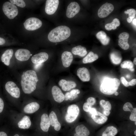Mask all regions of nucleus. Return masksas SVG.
I'll list each match as a JSON object with an SVG mask.
<instances>
[{"label": "nucleus", "mask_w": 136, "mask_h": 136, "mask_svg": "<svg viewBox=\"0 0 136 136\" xmlns=\"http://www.w3.org/2000/svg\"><path fill=\"white\" fill-rule=\"evenodd\" d=\"M39 80L36 73L33 70L24 72L21 75V82L22 89L26 94L31 93L36 89Z\"/></svg>", "instance_id": "f257e3e1"}, {"label": "nucleus", "mask_w": 136, "mask_h": 136, "mask_svg": "<svg viewBox=\"0 0 136 136\" xmlns=\"http://www.w3.org/2000/svg\"><path fill=\"white\" fill-rule=\"evenodd\" d=\"M70 28L65 25H61L52 29L48 34V38L51 42L54 43L62 41L70 36Z\"/></svg>", "instance_id": "f03ea898"}, {"label": "nucleus", "mask_w": 136, "mask_h": 136, "mask_svg": "<svg viewBox=\"0 0 136 136\" xmlns=\"http://www.w3.org/2000/svg\"><path fill=\"white\" fill-rule=\"evenodd\" d=\"M120 81L118 79L105 78L100 86L99 89L102 93L107 95L114 94L118 88Z\"/></svg>", "instance_id": "7ed1b4c3"}, {"label": "nucleus", "mask_w": 136, "mask_h": 136, "mask_svg": "<svg viewBox=\"0 0 136 136\" xmlns=\"http://www.w3.org/2000/svg\"><path fill=\"white\" fill-rule=\"evenodd\" d=\"M2 9L5 14L10 19H14L18 14V10L16 6L8 2L3 4Z\"/></svg>", "instance_id": "20e7f679"}, {"label": "nucleus", "mask_w": 136, "mask_h": 136, "mask_svg": "<svg viewBox=\"0 0 136 136\" xmlns=\"http://www.w3.org/2000/svg\"><path fill=\"white\" fill-rule=\"evenodd\" d=\"M79 112V108L77 105L73 104L69 106L65 117L66 121L71 123L75 121L78 117Z\"/></svg>", "instance_id": "39448f33"}, {"label": "nucleus", "mask_w": 136, "mask_h": 136, "mask_svg": "<svg viewBox=\"0 0 136 136\" xmlns=\"http://www.w3.org/2000/svg\"><path fill=\"white\" fill-rule=\"evenodd\" d=\"M42 22L39 19L36 17H30L27 19L23 23L25 29L28 30H34L40 28Z\"/></svg>", "instance_id": "423d86ee"}, {"label": "nucleus", "mask_w": 136, "mask_h": 136, "mask_svg": "<svg viewBox=\"0 0 136 136\" xmlns=\"http://www.w3.org/2000/svg\"><path fill=\"white\" fill-rule=\"evenodd\" d=\"M5 87L6 91L12 96L16 98L19 97L20 89L14 82L11 81L7 82Z\"/></svg>", "instance_id": "0eeeda50"}, {"label": "nucleus", "mask_w": 136, "mask_h": 136, "mask_svg": "<svg viewBox=\"0 0 136 136\" xmlns=\"http://www.w3.org/2000/svg\"><path fill=\"white\" fill-rule=\"evenodd\" d=\"M114 8L112 4L106 3L102 5L99 9L98 15L100 18L106 17L113 11Z\"/></svg>", "instance_id": "6e6552de"}, {"label": "nucleus", "mask_w": 136, "mask_h": 136, "mask_svg": "<svg viewBox=\"0 0 136 136\" xmlns=\"http://www.w3.org/2000/svg\"><path fill=\"white\" fill-rule=\"evenodd\" d=\"M80 7L78 4L76 2L70 3L67 7L66 15L69 18L74 17L78 14L80 10Z\"/></svg>", "instance_id": "1a4fd4ad"}, {"label": "nucleus", "mask_w": 136, "mask_h": 136, "mask_svg": "<svg viewBox=\"0 0 136 136\" xmlns=\"http://www.w3.org/2000/svg\"><path fill=\"white\" fill-rule=\"evenodd\" d=\"M59 3L58 0H47L45 8L46 13L49 15L54 14L57 9Z\"/></svg>", "instance_id": "9d476101"}, {"label": "nucleus", "mask_w": 136, "mask_h": 136, "mask_svg": "<svg viewBox=\"0 0 136 136\" xmlns=\"http://www.w3.org/2000/svg\"><path fill=\"white\" fill-rule=\"evenodd\" d=\"M30 52L28 50L20 49L17 50L15 53L16 59L20 61H23L29 59L31 55Z\"/></svg>", "instance_id": "9b49d317"}, {"label": "nucleus", "mask_w": 136, "mask_h": 136, "mask_svg": "<svg viewBox=\"0 0 136 136\" xmlns=\"http://www.w3.org/2000/svg\"><path fill=\"white\" fill-rule=\"evenodd\" d=\"M129 37V34L125 32L121 33L119 36L118 45L123 50H127L129 48V46L128 43Z\"/></svg>", "instance_id": "f8f14e48"}, {"label": "nucleus", "mask_w": 136, "mask_h": 136, "mask_svg": "<svg viewBox=\"0 0 136 136\" xmlns=\"http://www.w3.org/2000/svg\"><path fill=\"white\" fill-rule=\"evenodd\" d=\"M52 93L54 99L57 102L61 103L64 99V95L57 86H54L52 87Z\"/></svg>", "instance_id": "ddd939ff"}, {"label": "nucleus", "mask_w": 136, "mask_h": 136, "mask_svg": "<svg viewBox=\"0 0 136 136\" xmlns=\"http://www.w3.org/2000/svg\"><path fill=\"white\" fill-rule=\"evenodd\" d=\"M49 55L47 53L41 52L34 55L31 58V60L34 64H41L46 61Z\"/></svg>", "instance_id": "4468645a"}, {"label": "nucleus", "mask_w": 136, "mask_h": 136, "mask_svg": "<svg viewBox=\"0 0 136 136\" xmlns=\"http://www.w3.org/2000/svg\"><path fill=\"white\" fill-rule=\"evenodd\" d=\"M73 57L70 52L65 51L61 55V59L63 66L65 67H69L73 60Z\"/></svg>", "instance_id": "2eb2a0df"}, {"label": "nucleus", "mask_w": 136, "mask_h": 136, "mask_svg": "<svg viewBox=\"0 0 136 136\" xmlns=\"http://www.w3.org/2000/svg\"><path fill=\"white\" fill-rule=\"evenodd\" d=\"M59 85L61 87L62 89L65 91L70 90L72 89L75 88L77 86L76 83L72 81H66L62 79L58 82Z\"/></svg>", "instance_id": "dca6fc26"}, {"label": "nucleus", "mask_w": 136, "mask_h": 136, "mask_svg": "<svg viewBox=\"0 0 136 136\" xmlns=\"http://www.w3.org/2000/svg\"><path fill=\"white\" fill-rule=\"evenodd\" d=\"M77 75L83 82H88L90 79V75L88 69L85 67L80 68L77 71Z\"/></svg>", "instance_id": "f3484780"}, {"label": "nucleus", "mask_w": 136, "mask_h": 136, "mask_svg": "<svg viewBox=\"0 0 136 136\" xmlns=\"http://www.w3.org/2000/svg\"><path fill=\"white\" fill-rule=\"evenodd\" d=\"M51 125L49 118L48 115L43 114L41 118L40 126L41 129L45 132H47Z\"/></svg>", "instance_id": "a211bd4d"}, {"label": "nucleus", "mask_w": 136, "mask_h": 136, "mask_svg": "<svg viewBox=\"0 0 136 136\" xmlns=\"http://www.w3.org/2000/svg\"><path fill=\"white\" fill-rule=\"evenodd\" d=\"M91 117L95 122L99 124L105 123L108 120L106 116L97 111L91 115Z\"/></svg>", "instance_id": "6ab92c4d"}, {"label": "nucleus", "mask_w": 136, "mask_h": 136, "mask_svg": "<svg viewBox=\"0 0 136 136\" xmlns=\"http://www.w3.org/2000/svg\"><path fill=\"white\" fill-rule=\"evenodd\" d=\"M49 118L51 125L54 127V129L55 130L59 131L61 128L60 124L58 120L56 114L53 111H52L50 113Z\"/></svg>", "instance_id": "aec40b11"}, {"label": "nucleus", "mask_w": 136, "mask_h": 136, "mask_svg": "<svg viewBox=\"0 0 136 136\" xmlns=\"http://www.w3.org/2000/svg\"><path fill=\"white\" fill-rule=\"evenodd\" d=\"M75 132L74 136H88L90 134L89 130L83 124L77 126L75 128Z\"/></svg>", "instance_id": "412c9836"}, {"label": "nucleus", "mask_w": 136, "mask_h": 136, "mask_svg": "<svg viewBox=\"0 0 136 136\" xmlns=\"http://www.w3.org/2000/svg\"><path fill=\"white\" fill-rule=\"evenodd\" d=\"M40 108L39 105L36 102H32L26 105L24 108V112L27 114L33 113L37 111Z\"/></svg>", "instance_id": "4be33fe9"}, {"label": "nucleus", "mask_w": 136, "mask_h": 136, "mask_svg": "<svg viewBox=\"0 0 136 136\" xmlns=\"http://www.w3.org/2000/svg\"><path fill=\"white\" fill-rule=\"evenodd\" d=\"M13 53L12 49H8L5 51L1 57L2 61L5 65L9 66L10 65V61Z\"/></svg>", "instance_id": "5701e85b"}, {"label": "nucleus", "mask_w": 136, "mask_h": 136, "mask_svg": "<svg viewBox=\"0 0 136 136\" xmlns=\"http://www.w3.org/2000/svg\"><path fill=\"white\" fill-rule=\"evenodd\" d=\"M31 124L30 118L27 116H24L18 123L19 127L23 129H28L30 127Z\"/></svg>", "instance_id": "b1692460"}, {"label": "nucleus", "mask_w": 136, "mask_h": 136, "mask_svg": "<svg viewBox=\"0 0 136 136\" xmlns=\"http://www.w3.org/2000/svg\"><path fill=\"white\" fill-rule=\"evenodd\" d=\"M96 36L97 38L103 45H107L109 44L110 39L104 31H99L96 34Z\"/></svg>", "instance_id": "393cba45"}, {"label": "nucleus", "mask_w": 136, "mask_h": 136, "mask_svg": "<svg viewBox=\"0 0 136 136\" xmlns=\"http://www.w3.org/2000/svg\"><path fill=\"white\" fill-rule=\"evenodd\" d=\"M72 53L75 55H78L81 57H83L87 53L86 48L79 45L74 47L72 50Z\"/></svg>", "instance_id": "a878e982"}, {"label": "nucleus", "mask_w": 136, "mask_h": 136, "mask_svg": "<svg viewBox=\"0 0 136 136\" xmlns=\"http://www.w3.org/2000/svg\"><path fill=\"white\" fill-rule=\"evenodd\" d=\"M98 58L97 54L91 51L83 59V62L84 64L92 62L97 60Z\"/></svg>", "instance_id": "bb28decb"}, {"label": "nucleus", "mask_w": 136, "mask_h": 136, "mask_svg": "<svg viewBox=\"0 0 136 136\" xmlns=\"http://www.w3.org/2000/svg\"><path fill=\"white\" fill-rule=\"evenodd\" d=\"M117 129L113 126L108 127L103 133L102 136H115L117 134Z\"/></svg>", "instance_id": "cd10ccee"}, {"label": "nucleus", "mask_w": 136, "mask_h": 136, "mask_svg": "<svg viewBox=\"0 0 136 136\" xmlns=\"http://www.w3.org/2000/svg\"><path fill=\"white\" fill-rule=\"evenodd\" d=\"M120 24L119 20L118 19L115 18L113 19L112 22L107 24L105 26V27L107 30H111L112 29H116Z\"/></svg>", "instance_id": "c85d7f7f"}, {"label": "nucleus", "mask_w": 136, "mask_h": 136, "mask_svg": "<svg viewBox=\"0 0 136 136\" xmlns=\"http://www.w3.org/2000/svg\"><path fill=\"white\" fill-rule=\"evenodd\" d=\"M110 58L112 62L115 64H118L121 62L122 57L118 54L112 52L110 55Z\"/></svg>", "instance_id": "c756f323"}, {"label": "nucleus", "mask_w": 136, "mask_h": 136, "mask_svg": "<svg viewBox=\"0 0 136 136\" xmlns=\"http://www.w3.org/2000/svg\"><path fill=\"white\" fill-rule=\"evenodd\" d=\"M120 66L122 68L127 69L131 72H133L134 69V64L130 60H125L122 62Z\"/></svg>", "instance_id": "7c9ffc66"}, {"label": "nucleus", "mask_w": 136, "mask_h": 136, "mask_svg": "<svg viewBox=\"0 0 136 136\" xmlns=\"http://www.w3.org/2000/svg\"><path fill=\"white\" fill-rule=\"evenodd\" d=\"M100 105L104 109V111H110L111 109V105L110 102L108 101L102 99L100 101Z\"/></svg>", "instance_id": "2f4dec72"}, {"label": "nucleus", "mask_w": 136, "mask_h": 136, "mask_svg": "<svg viewBox=\"0 0 136 136\" xmlns=\"http://www.w3.org/2000/svg\"><path fill=\"white\" fill-rule=\"evenodd\" d=\"M10 3L14 5H16L18 7L24 8L25 6V4L22 0H10Z\"/></svg>", "instance_id": "473e14b6"}, {"label": "nucleus", "mask_w": 136, "mask_h": 136, "mask_svg": "<svg viewBox=\"0 0 136 136\" xmlns=\"http://www.w3.org/2000/svg\"><path fill=\"white\" fill-rule=\"evenodd\" d=\"M135 108H133L132 104L129 102L125 103L123 107V109L125 111H130L131 112Z\"/></svg>", "instance_id": "72a5a7b5"}, {"label": "nucleus", "mask_w": 136, "mask_h": 136, "mask_svg": "<svg viewBox=\"0 0 136 136\" xmlns=\"http://www.w3.org/2000/svg\"><path fill=\"white\" fill-rule=\"evenodd\" d=\"M78 96V95L70 93V92H67L64 95V99L66 100H73L77 98Z\"/></svg>", "instance_id": "f704fd0d"}, {"label": "nucleus", "mask_w": 136, "mask_h": 136, "mask_svg": "<svg viewBox=\"0 0 136 136\" xmlns=\"http://www.w3.org/2000/svg\"><path fill=\"white\" fill-rule=\"evenodd\" d=\"M124 13L126 14L129 15V17L133 18L135 16L136 14V10L133 9H128L126 11H125Z\"/></svg>", "instance_id": "c9c22d12"}, {"label": "nucleus", "mask_w": 136, "mask_h": 136, "mask_svg": "<svg viewBox=\"0 0 136 136\" xmlns=\"http://www.w3.org/2000/svg\"><path fill=\"white\" fill-rule=\"evenodd\" d=\"M130 119L132 121H136V108L131 112L129 117Z\"/></svg>", "instance_id": "e433bc0d"}, {"label": "nucleus", "mask_w": 136, "mask_h": 136, "mask_svg": "<svg viewBox=\"0 0 136 136\" xmlns=\"http://www.w3.org/2000/svg\"><path fill=\"white\" fill-rule=\"evenodd\" d=\"M92 106L87 102L84 104L83 106L84 110L86 112H88L89 109Z\"/></svg>", "instance_id": "4c0bfd02"}, {"label": "nucleus", "mask_w": 136, "mask_h": 136, "mask_svg": "<svg viewBox=\"0 0 136 136\" xmlns=\"http://www.w3.org/2000/svg\"><path fill=\"white\" fill-rule=\"evenodd\" d=\"M96 100L95 98L92 97L88 98L87 100V102L92 106L95 103Z\"/></svg>", "instance_id": "58836bf2"}, {"label": "nucleus", "mask_w": 136, "mask_h": 136, "mask_svg": "<svg viewBox=\"0 0 136 136\" xmlns=\"http://www.w3.org/2000/svg\"><path fill=\"white\" fill-rule=\"evenodd\" d=\"M120 80L122 84L125 86L127 87L129 86V82H128L124 77H122L120 78Z\"/></svg>", "instance_id": "ea45409f"}, {"label": "nucleus", "mask_w": 136, "mask_h": 136, "mask_svg": "<svg viewBox=\"0 0 136 136\" xmlns=\"http://www.w3.org/2000/svg\"><path fill=\"white\" fill-rule=\"evenodd\" d=\"M4 108V102L3 99L0 97V113L3 111Z\"/></svg>", "instance_id": "a19ab883"}, {"label": "nucleus", "mask_w": 136, "mask_h": 136, "mask_svg": "<svg viewBox=\"0 0 136 136\" xmlns=\"http://www.w3.org/2000/svg\"><path fill=\"white\" fill-rule=\"evenodd\" d=\"M70 92L73 94L78 95L80 93V91L78 89H74L71 90Z\"/></svg>", "instance_id": "79ce46f5"}, {"label": "nucleus", "mask_w": 136, "mask_h": 136, "mask_svg": "<svg viewBox=\"0 0 136 136\" xmlns=\"http://www.w3.org/2000/svg\"><path fill=\"white\" fill-rule=\"evenodd\" d=\"M97 111L95 108L94 107H91L89 109L88 112L92 115L95 113Z\"/></svg>", "instance_id": "37998d69"}, {"label": "nucleus", "mask_w": 136, "mask_h": 136, "mask_svg": "<svg viewBox=\"0 0 136 136\" xmlns=\"http://www.w3.org/2000/svg\"><path fill=\"white\" fill-rule=\"evenodd\" d=\"M129 86H133L136 84V79H134L132 80L129 82Z\"/></svg>", "instance_id": "c03bdc74"}, {"label": "nucleus", "mask_w": 136, "mask_h": 136, "mask_svg": "<svg viewBox=\"0 0 136 136\" xmlns=\"http://www.w3.org/2000/svg\"><path fill=\"white\" fill-rule=\"evenodd\" d=\"M5 42L6 41L4 39L0 37V45L4 44Z\"/></svg>", "instance_id": "a18cd8bd"}, {"label": "nucleus", "mask_w": 136, "mask_h": 136, "mask_svg": "<svg viewBox=\"0 0 136 136\" xmlns=\"http://www.w3.org/2000/svg\"><path fill=\"white\" fill-rule=\"evenodd\" d=\"M103 114L105 116H108L110 114V111L103 110Z\"/></svg>", "instance_id": "49530a36"}, {"label": "nucleus", "mask_w": 136, "mask_h": 136, "mask_svg": "<svg viewBox=\"0 0 136 136\" xmlns=\"http://www.w3.org/2000/svg\"><path fill=\"white\" fill-rule=\"evenodd\" d=\"M0 136H8L7 134L3 131H0Z\"/></svg>", "instance_id": "de8ad7c7"}, {"label": "nucleus", "mask_w": 136, "mask_h": 136, "mask_svg": "<svg viewBox=\"0 0 136 136\" xmlns=\"http://www.w3.org/2000/svg\"><path fill=\"white\" fill-rule=\"evenodd\" d=\"M42 64H36L35 66V69H37L39 68L42 65Z\"/></svg>", "instance_id": "09e8293b"}, {"label": "nucleus", "mask_w": 136, "mask_h": 136, "mask_svg": "<svg viewBox=\"0 0 136 136\" xmlns=\"http://www.w3.org/2000/svg\"><path fill=\"white\" fill-rule=\"evenodd\" d=\"M133 19L132 18H131L129 17L127 19V22L129 23H130L132 20Z\"/></svg>", "instance_id": "8fccbe9b"}, {"label": "nucleus", "mask_w": 136, "mask_h": 136, "mask_svg": "<svg viewBox=\"0 0 136 136\" xmlns=\"http://www.w3.org/2000/svg\"><path fill=\"white\" fill-rule=\"evenodd\" d=\"M132 23L136 27V18L134 19L132 21Z\"/></svg>", "instance_id": "3c124183"}, {"label": "nucleus", "mask_w": 136, "mask_h": 136, "mask_svg": "<svg viewBox=\"0 0 136 136\" xmlns=\"http://www.w3.org/2000/svg\"><path fill=\"white\" fill-rule=\"evenodd\" d=\"M133 63L134 64L136 65V58H134L133 60Z\"/></svg>", "instance_id": "603ef678"}, {"label": "nucleus", "mask_w": 136, "mask_h": 136, "mask_svg": "<svg viewBox=\"0 0 136 136\" xmlns=\"http://www.w3.org/2000/svg\"><path fill=\"white\" fill-rule=\"evenodd\" d=\"M114 94L115 95V96H117L119 94V93H118V92H117V91H116V92H115V93H114Z\"/></svg>", "instance_id": "864d4df0"}, {"label": "nucleus", "mask_w": 136, "mask_h": 136, "mask_svg": "<svg viewBox=\"0 0 136 136\" xmlns=\"http://www.w3.org/2000/svg\"><path fill=\"white\" fill-rule=\"evenodd\" d=\"M134 135L136 136V130H135L134 132Z\"/></svg>", "instance_id": "5fc2aeb1"}, {"label": "nucleus", "mask_w": 136, "mask_h": 136, "mask_svg": "<svg viewBox=\"0 0 136 136\" xmlns=\"http://www.w3.org/2000/svg\"><path fill=\"white\" fill-rule=\"evenodd\" d=\"M14 136H19L18 134H17L15 135Z\"/></svg>", "instance_id": "6e6d98bb"}, {"label": "nucleus", "mask_w": 136, "mask_h": 136, "mask_svg": "<svg viewBox=\"0 0 136 136\" xmlns=\"http://www.w3.org/2000/svg\"><path fill=\"white\" fill-rule=\"evenodd\" d=\"M136 121H135V125H136Z\"/></svg>", "instance_id": "4d7b16f0"}]
</instances>
